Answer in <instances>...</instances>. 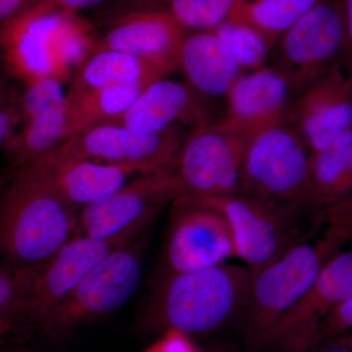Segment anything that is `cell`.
<instances>
[{
    "instance_id": "6da1fadb",
    "label": "cell",
    "mask_w": 352,
    "mask_h": 352,
    "mask_svg": "<svg viewBox=\"0 0 352 352\" xmlns=\"http://www.w3.org/2000/svg\"><path fill=\"white\" fill-rule=\"evenodd\" d=\"M318 212L311 235L300 237L281 258L252 273L249 300L241 316L247 339L256 349L311 287L326 263L352 241V200Z\"/></svg>"
},
{
    "instance_id": "7a4b0ae2",
    "label": "cell",
    "mask_w": 352,
    "mask_h": 352,
    "mask_svg": "<svg viewBox=\"0 0 352 352\" xmlns=\"http://www.w3.org/2000/svg\"><path fill=\"white\" fill-rule=\"evenodd\" d=\"M75 210L58 193L41 157L14 170L0 191V261L7 267L47 261L72 239Z\"/></svg>"
},
{
    "instance_id": "3957f363",
    "label": "cell",
    "mask_w": 352,
    "mask_h": 352,
    "mask_svg": "<svg viewBox=\"0 0 352 352\" xmlns=\"http://www.w3.org/2000/svg\"><path fill=\"white\" fill-rule=\"evenodd\" d=\"M252 280L249 268L226 263L170 274L155 303L152 323L187 335L217 330L242 314Z\"/></svg>"
},
{
    "instance_id": "277c9868",
    "label": "cell",
    "mask_w": 352,
    "mask_h": 352,
    "mask_svg": "<svg viewBox=\"0 0 352 352\" xmlns=\"http://www.w3.org/2000/svg\"><path fill=\"white\" fill-rule=\"evenodd\" d=\"M309 149L286 122L252 139L243 163L241 194L300 214L310 210Z\"/></svg>"
},
{
    "instance_id": "5b68a950",
    "label": "cell",
    "mask_w": 352,
    "mask_h": 352,
    "mask_svg": "<svg viewBox=\"0 0 352 352\" xmlns=\"http://www.w3.org/2000/svg\"><path fill=\"white\" fill-rule=\"evenodd\" d=\"M254 138L226 119L190 129L175 160L182 197L204 199L241 194L243 163Z\"/></svg>"
},
{
    "instance_id": "8992f818",
    "label": "cell",
    "mask_w": 352,
    "mask_h": 352,
    "mask_svg": "<svg viewBox=\"0 0 352 352\" xmlns=\"http://www.w3.org/2000/svg\"><path fill=\"white\" fill-rule=\"evenodd\" d=\"M141 277L140 248L129 243L97 264L34 328L50 339L63 337L124 305L138 288Z\"/></svg>"
},
{
    "instance_id": "52a82bcc",
    "label": "cell",
    "mask_w": 352,
    "mask_h": 352,
    "mask_svg": "<svg viewBox=\"0 0 352 352\" xmlns=\"http://www.w3.org/2000/svg\"><path fill=\"white\" fill-rule=\"evenodd\" d=\"M277 43L276 69L296 96L344 56L346 34L342 0H321L284 32Z\"/></svg>"
},
{
    "instance_id": "ba28073f",
    "label": "cell",
    "mask_w": 352,
    "mask_h": 352,
    "mask_svg": "<svg viewBox=\"0 0 352 352\" xmlns=\"http://www.w3.org/2000/svg\"><path fill=\"white\" fill-rule=\"evenodd\" d=\"M189 199L223 215L232 232L237 258L252 273L274 263L300 239L298 214L289 208L243 194Z\"/></svg>"
},
{
    "instance_id": "9c48e42d",
    "label": "cell",
    "mask_w": 352,
    "mask_h": 352,
    "mask_svg": "<svg viewBox=\"0 0 352 352\" xmlns=\"http://www.w3.org/2000/svg\"><path fill=\"white\" fill-rule=\"evenodd\" d=\"M182 196L175 162L82 207L78 215L76 236L110 239L124 234H138L168 203H175Z\"/></svg>"
},
{
    "instance_id": "30bf717a",
    "label": "cell",
    "mask_w": 352,
    "mask_h": 352,
    "mask_svg": "<svg viewBox=\"0 0 352 352\" xmlns=\"http://www.w3.org/2000/svg\"><path fill=\"white\" fill-rule=\"evenodd\" d=\"M136 234H124L110 239L75 236L50 258L36 265L18 314L21 329L34 327L97 264L116 250L129 244Z\"/></svg>"
},
{
    "instance_id": "8fae6325",
    "label": "cell",
    "mask_w": 352,
    "mask_h": 352,
    "mask_svg": "<svg viewBox=\"0 0 352 352\" xmlns=\"http://www.w3.org/2000/svg\"><path fill=\"white\" fill-rule=\"evenodd\" d=\"M188 131L175 127L160 133H143L113 124H97L64 141L53 151L73 159L142 164L160 170L175 164Z\"/></svg>"
},
{
    "instance_id": "7c38bea8",
    "label": "cell",
    "mask_w": 352,
    "mask_h": 352,
    "mask_svg": "<svg viewBox=\"0 0 352 352\" xmlns=\"http://www.w3.org/2000/svg\"><path fill=\"white\" fill-rule=\"evenodd\" d=\"M166 245L170 274L208 270L237 258L232 232L223 215L214 208L180 197Z\"/></svg>"
},
{
    "instance_id": "4fadbf2b",
    "label": "cell",
    "mask_w": 352,
    "mask_h": 352,
    "mask_svg": "<svg viewBox=\"0 0 352 352\" xmlns=\"http://www.w3.org/2000/svg\"><path fill=\"white\" fill-rule=\"evenodd\" d=\"M352 296V251L338 252L305 295L265 333L256 349L307 352L317 325Z\"/></svg>"
},
{
    "instance_id": "5bb4252c",
    "label": "cell",
    "mask_w": 352,
    "mask_h": 352,
    "mask_svg": "<svg viewBox=\"0 0 352 352\" xmlns=\"http://www.w3.org/2000/svg\"><path fill=\"white\" fill-rule=\"evenodd\" d=\"M284 122L311 154L326 149L352 129V80L339 64L292 100Z\"/></svg>"
},
{
    "instance_id": "9a60e30c",
    "label": "cell",
    "mask_w": 352,
    "mask_h": 352,
    "mask_svg": "<svg viewBox=\"0 0 352 352\" xmlns=\"http://www.w3.org/2000/svg\"><path fill=\"white\" fill-rule=\"evenodd\" d=\"M212 101L187 82L164 78L148 85L126 112L99 124L143 133H160L175 127L195 129L223 119Z\"/></svg>"
},
{
    "instance_id": "2e32d148",
    "label": "cell",
    "mask_w": 352,
    "mask_h": 352,
    "mask_svg": "<svg viewBox=\"0 0 352 352\" xmlns=\"http://www.w3.org/2000/svg\"><path fill=\"white\" fill-rule=\"evenodd\" d=\"M188 34L166 13L129 9L113 18L92 52L120 51L178 69V54Z\"/></svg>"
},
{
    "instance_id": "e0dca14e",
    "label": "cell",
    "mask_w": 352,
    "mask_h": 352,
    "mask_svg": "<svg viewBox=\"0 0 352 352\" xmlns=\"http://www.w3.org/2000/svg\"><path fill=\"white\" fill-rule=\"evenodd\" d=\"M59 195L73 208L85 207L119 191L136 178L154 173L142 164H109L59 156L53 150L39 157Z\"/></svg>"
},
{
    "instance_id": "ac0fdd59",
    "label": "cell",
    "mask_w": 352,
    "mask_h": 352,
    "mask_svg": "<svg viewBox=\"0 0 352 352\" xmlns=\"http://www.w3.org/2000/svg\"><path fill=\"white\" fill-rule=\"evenodd\" d=\"M292 96L291 87L283 74L263 67L243 74L233 83L226 97L223 119L256 136L283 122Z\"/></svg>"
},
{
    "instance_id": "d6986e66",
    "label": "cell",
    "mask_w": 352,
    "mask_h": 352,
    "mask_svg": "<svg viewBox=\"0 0 352 352\" xmlns=\"http://www.w3.org/2000/svg\"><path fill=\"white\" fill-rule=\"evenodd\" d=\"M178 68L190 87L212 100L226 97L245 73L212 31L187 34L178 54Z\"/></svg>"
},
{
    "instance_id": "ffe728a7",
    "label": "cell",
    "mask_w": 352,
    "mask_h": 352,
    "mask_svg": "<svg viewBox=\"0 0 352 352\" xmlns=\"http://www.w3.org/2000/svg\"><path fill=\"white\" fill-rule=\"evenodd\" d=\"M175 68L120 51L91 52L76 72L68 95L122 85H148L166 78Z\"/></svg>"
},
{
    "instance_id": "44dd1931",
    "label": "cell",
    "mask_w": 352,
    "mask_h": 352,
    "mask_svg": "<svg viewBox=\"0 0 352 352\" xmlns=\"http://www.w3.org/2000/svg\"><path fill=\"white\" fill-rule=\"evenodd\" d=\"M308 199L314 210L352 200V129L310 155Z\"/></svg>"
},
{
    "instance_id": "7402d4cb",
    "label": "cell",
    "mask_w": 352,
    "mask_h": 352,
    "mask_svg": "<svg viewBox=\"0 0 352 352\" xmlns=\"http://www.w3.org/2000/svg\"><path fill=\"white\" fill-rule=\"evenodd\" d=\"M146 87L142 85H113L75 95L67 94L64 141L78 135L88 127L126 112Z\"/></svg>"
},
{
    "instance_id": "603a6c76",
    "label": "cell",
    "mask_w": 352,
    "mask_h": 352,
    "mask_svg": "<svg viewBox=\"0 0 352 352\" xmlns=\"http://www.w3.org/2000/svg\"><path fill=\"white\" fill-rule=\"evenodd\" d=\"M66 126L67 104L23 120L22 129L14 131L6 146L11 170L43 156L64 142Z\"/></svg>"
},
{
    "instance_id": "cb8c5ba5",
    "label": "cell",
    "mask_w": 352,
    "mask_h": 352,
    "mask_svg": "<svg viewBox=\"0 0 352 352\" xmlns=\"http://www.w3.org/2000/svg\"><path fill=\"white\" fill-rule=\"evenodd\" d=\"M321 0H239L228 20L254 28L272 46Z\"/></svg>"
},
{
    "instance_id": "d4e9b609",
    "label": "cell",
    "mask_w": 352,
    "mask_h": 352,
    "mask_svg": "<svg viewBox=\"0 0 352 352\" xmlns=\"http://www.w3.org/2000/svg\"><path fill=\"white\" fill-rule=\"evenodd\" d=\"M239 0H140L138 9L161 11L189 32L214 31L232 15Z\"/></svg>"
},
{
    "instance_id": "484cf974",
    "label": "cell",
    "mask_w": 352,
    "mask_h": 352,
    "mask_svg": "<svg viewBox=\"0 0 352 352\" xmlns=\"http://www.w3.org/2000/svg\"><path fill=\"white\" fill-rule=\"evenodd\" d=\"M212 32L244 71L263 68L271 45L261 32L233 20L226 21Z\"/></svg>"
},
{
    "instance_id": "4316f807",
    "label": "cell",
    "mask_w": 352,
    "mask_h": 352,
    "mask_svg": "<svg viewBox=\"0 0 352 352\" xmlns=\"http://www.w3.org/2000/svg\"><path fill=\"white\" fill-rule=\"evenodd\" d=\"M67 104L62 83L52 76L32 78L21 94L20 120L29 119L50 109L61 107Z\"/></svg>"
},
{
    "instance_id": "83f0119b",
    "label": "cell",
    "mask_w": 352,
    "mask_h": 352,
    "mask_svg": "<svg viewBox=\"0 0 352 352\" xmlns=\"http://www.w3.org/2000/svg\"><path fill=\"white\" fill-rule=\"evenodd\" d=\"M36 267H0V311L10 312L18 319Z\"/></svg>"
},
{
    "instance_id": "f1b7e54d",
    "label": "cell",
    "mask_w": 352,
    "mask_h": 352,
    "mask_svg": "<svg viewBox=\"0 0 352 352\" xmlns=\"http://www.w3.org/2000/svg\"><path fill=\"white\" fill-rule=\"evenodd\" d=\"M107 0H28L12 24L38 22L55 13H69L100 6Z\"/></svg>"
},
{
    "instance_id": "f546056e",
    "label": "cell",
    "mask_w": 352,
    "mask_h": 352,
    "mask_svg": "<svg viewBox=\"0 0 352 352\" xmlns=\"http://www.w3.org/2000/svg\"><path fill=\"white\" fill-rule=\"evenodd\" d=\"M347 331H352V296L338 305L317 325L310 338L308 351Z\"/></svg>"
},
{
    "instance_id": "4dcf8cb0",
    "label": "cell",
    "mask_w": 352,
    "mask_h": 352,
    "mask_svg": "<svg viewBox=\"0 0 352 352\" xmlns=\"http://www.w3.org/2000/svg\"><path fill=\"white\" fill-rule=\"evenodd\" d=\"M21 94L17 88L7 85L0 89V153L6 146L20 122Z\"/></svg>"
},
{
    "instance_id": "1f68e13d",
    "label": "cell",
    "mask_w": 352,
    "mask_h": 352,
    "mask_svg": "<svg viewBox=\"0 0 352 352\" xmlns=\"http://www.w3.org/2000/svg\"><path fill=\"white\" fill-rule=\"evenodd\" d=\"M188 336L175 329L164 331L163 337L145 352H201Z\"/></svg>"
},
{
    "instance_id": "d6a6232c",
    "label": "cell",
    "mask_w": 352,
    "mask_h": 352,
    "mask_svg": "<svg viewBox=\"0 0 352 352\" xmlns=\"http://www.w3.org/2000/svg\"><path fill=\"white\" fill-rule=\"evenodd\" d=\"M27 2L28 0H0V43H3L9 28Z\"/></svg>"
},
{
    "instance_id": "836d02e7",
    "label": "cell",
    "mask_w": 352,
    "mask_h": 352,
    "mask_svg": "<svg viewBox=\"0 0 352 352\" xmlns=\"http://www.w3.org/2000/svg\"><path fill=\"white\" fill-rule=\"evenodd\" d=\"M346 25V45L344 52V62L347 74L352 80V0H342Z\"/></svg>"
},
{
    "instance_id": "e575fe53",
    "label": "cell",
    "mask_w": 352,
    "mask_h": 352,
    "mask_svg": "<svg viewBox=\"0 0 352 352\" xmlns=\"http://www.w3.org/2000/svg\"><path fill=\"white\" fill-rule=\"evenodd\" d=\"M20 325L17 317L10 312L0 311V347H1L9 333L19 330Z\"/></svg>"
},
{
    "instance_id": "d590c367",
    "label": "cell",
    "mask_w": 352,
    "mask_h": 352,
    "mask_svg": "<svg viewBox=\"0 0 352 352\" xmlns=\"http://www.w3.org/2000/svg\"><path fill=\"white\" fill-rule=\"evenodd\" d=\"M308 352H352L349 346H327L324 347L316 346Z\"/></svg>"
},
{
    "instance_id": "8d00e7d4",
    "label": "cell",
    "mask_w": 352,
    "mask_h": 352,
    "mask_svg": "<svg viewBox=\"0 0 352 352\" xmlns=\"http://www.w3.org/2000/svg\"><path fill=\"white\" fill-rule=\"evenodd\" d=\"M0 352H30L19 347H0Z\"/></svg>"
},
{
    "instance_id": "74e56055",
    "label": "cell",
    "mask_w": 352,
    "mask_h": 352,
    "mask_svg": "<svg viewBox=\"0 0 352 352\" xmlns=\"http://www.w3.org/2000/svg\"><path fill=\"white\" fill-rule=\"evenodd\" d=\"M7 85H8V82H7L6 78H4L3 75H2L1 71H0V89L6 87Z\"/></svg>"
},
{
    "instance_id": "f35d334b",
    "label": "cell",
    "mask_w": 352,
    "mask_h": 352,
    "mask_svg": "<svg viewBox=\"0 0 352 352\" xmlns=\"http://www.w3.org/2000/svg\"><path fill=\"white\" fill-rule=\"evenodd\" d=\"M6 179H2V178H0V191H1L2 187H3L4 183H6Z\"/></svg>"
},
{
    "instance_id": "ab89813d",
    "label": "cell",
    "mask_w": 352,
    "mask_h": 352,
    "mask_svg": "<svg viewBox=\"0 0 352 352\" xmlns=\"http://www.w3.org/2000/svg\"><path fill=\"white\" fill-rule=\"evenodd\" d=\"M349 347H351V351H352V337H351V340H349Z\"/></svg>"
}]
</instances>
